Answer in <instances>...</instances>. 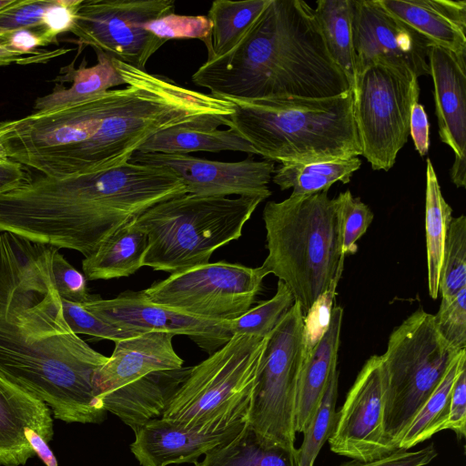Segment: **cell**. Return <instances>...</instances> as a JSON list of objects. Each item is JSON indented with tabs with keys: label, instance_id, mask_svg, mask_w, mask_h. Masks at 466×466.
Listing matches in <instances>:
<instances>
[{
	"label": "cell",
	"instance_id": "cell-30",
	"mask_svg": "<svg viewBox=\"0 0 466 466\" xmlns=\"http://www.w3.org/2000/svg\"><path fill=\"white\" fill-rule=\"evenodd\" d=\"M361 166L359 157L314 163H283L275 170L273 182L281 190L292 188L291 197L329 191L336 182L347 184Z\"/></svg>",
	"mask_w": 466,
	"mask_h": 466
},
{
	"label": "cell",
	"instance_id": "cell-13",
	"mask_svg": "<svg viewBox=\"0 0 466 466\" xmlns=\"http://www.w3.org/2000/svg\"><path fill=\"white\" fill-rule=\"evenodd\" d=\"M174 13L173 0H83L70 32L81 45L145 70L167 42L145 25Z\"/></svg>",
	"mask_w": 466,
	"mask_h": 466
},
{
	"label": "cell",
	"instance_id": "cell-7",
	"mask_svg": "<svg viewBox=\"0 0 466 466\" xmlns=\"http://www.w3.org/2000/svg\"><path fill=\"white\" fill-rule=\"evenodd\" d=\"M263 200L187 193L152 206L135 220L147 237L143 266L175 273L208 263L214 251L241 237Z\"/></svg>",
	"mask_w": 466,
	"mask_h": 466
},
{
	"label": "cell",
	"instance_id": "cell-14",
	"mask_svg": "<svg viewBox=\"0 0 466 466\" xmlns=\"http://www.w3.org/2000/svg\"><path fill=\"white\" fill-rule=\"evenodd\" d=\"M385 370L381 355L371 356L359 372L329 438L331 451L369 461L390 453L384 442Z\"/></svg>",
	"mask_w": 466,
	"mask_h": 466
},
{
	"label": "cell",
	"instance_id": "cell-6",
	"mask_svg": "<svg viewBox=\"0 0 466 466\" xmlns=\"http://www.w3.org/2000/svg\"><path fill=\"white\" fill-rule=\"evenodd\" d=\"M262 218L268 253L261 267L284 282L306 316L342 275L336 198L326 190L268 201Z\"/></svg>",
	"mask_w": 466,
	"mask_h": 466
},
{
	"label": "cell",
	"instance_id": "cell-9",
	"mask_svg": "<svg viewBox=\"0 0 466 466\" xmlns=\"http://www.w3.org/2000/svg\"><path fill=\"white\" fill-rule=\"evenodd\" d=\"M461 350L443 339L434 315L422 309L391 332L381 355L385 370L383 433L390 452L398 450L413 417Z\"/></svg>",
	"mask_w": 466,
	"mask_h": 466
},
{
	"label": "cell",
	"instance_id": "cell-45",
	"mask_svg": "<svg viewBox=\"0 0 466 466\" xmlns=\"http://www.w3.org/2000/svg\"><path fill=\"white\" fill-rule=\"evenodd\" d=\"M410 135L420 156H425L430 147V123L424 106L420 103L411 108Z\"/></svg>",
	"mask_w": 466,
	"mask_h": 466
},
{
	"label": "cell",
	"instance_id": "cell-10",
	"mask_svg": "<svg viewBox=\"0 0 466 466\" xmlns=\"http://www.w3.org/2000/svg\"><path fill=\"white\" fill-rule=\"evenodd\" d=\"M306 350L304 316L295 301L267 336L248 415L249 429L267 445L296 450V396Z\"/></svg>",
	"mask_w": 466,
	"mask_h": 466
},
{
	"label": "cell",
	"instance_id": "cell-39",
	"mask_svg": "<svg viewBox=\"0 0 466 466\" xmlns=\"http://www.w3.org/2000/svg\"><path fill=\"white\" fill-rule=\"evenodd\" d=\"M147 31L166 41L177 38H196L209 45L211 24L207 15H169L145 25Z\"/></svg>",
	"mask_w": 466,
	"mask_h": 466
},
{
	"label": "cell",
	"instance_id": "cell-29",
	"mask_svg": "<svg viewBox=\"0 0 466 466\" xmlns=\"http://www.w3.org/2000/svg\"><path fill=\"white\" fill-rule=\"evenodd\" d=\"M83 0H15L0 11V36L35 27H46L56 36L70 32Z\"/></svg>",
	"mask_w": 466,
	"mask_h": 466
},
{
	"label": "cell",
	"instance_id": "cell-33",
	"mask_svg": "<svg viewBox=\"0 0 466 466\" xmlns=\"http://www.w3.org/2000/svg\"><path fill=\"white\" fill-rule=\"evenodd\" d=\"M465 361L466 350H463L413 417L398 445V450H409L444 430L449 415L452 387L461 366Z\"/></svg>",
	"mask_w": 466,
	"mask_h": 466
},
{
	"label": "cell",
	"instance_id": "cell-8",
	"mask_svg": "<svg viewBox=\"0 0 466 466\" xmlns=\"http://www.w3.org/2000/svg\"><path fill=\"white\" fill-rule=\"evenodd\" d=\"M267 337L233 335L190 367L161 418L187 429L214 432L248 421Z\"/></svg>",
	"mask_w": 466,
	"mask_h": 466
},
{
	"label": "cell",
	"instance_id": "cell-31",
	"mask_svg": "<svg viewBox=\"0 0 466 466\" xmlns=\"http://www.w3.org/2000/svg\"><path fill=\"white\" fill-rule=\"evenodd\" d=\"M352 3L353 0H319L314 8L327 48L346 75L351 89L356 77Z\"/></svg>",
	"mask_w": 466,
	"mask_h": 466
},
{
	"label": "cell",
	"instance_id": "cell-38",
	"mask_svg": "<svg viewBox=\"0 0 466 466\" xmlns=\"http://www.w3.org/2000/svg\"><path fill=\"white\" fill-rule=\"evenodd\" d=\"M65 319L76 334L92 336L97 339L114 342L137 336L141 333L124 329L109 324L89 312L81 303L61 299Z\"/></svg>",
	"mask_w": 466,
	"mask_h": 466
},
{
	"label": "cell",
	"instance_id": "cell-46",
	"mask_svg": "<svg viewBox=\"0 0 466 466\" xmlns=\"http://www.w3.org/2000/svg\"><path fill=\"white\" fill-rule=\"evenodd\" d=\"M25 167L10 158L0 145V195L18 187L29 178Z\"/></svg>",
	"mask_w": 466,
	"mask_h": 466
},
{
	"label": "cell",
	"instance_id": "cell-37",
	"mask_svg": "<svg viewBox=\"0 0 466 466\" xmlns=\"http://www.w3.org/2000/svg\"><path fill=\"white\" fill-rule=\"evenodd\" d=\"M340 228L342 253L351 255L357 252V241L367 231L373 220V213L359 197L350 190L336 197Z\"/></svg>",
	"mask_w": 466,
	"mask_h": 466
},
{
	"label": "cell",
	"instance_id": "cell-19",
	"mask_svg": "<svg viewBox=\"0 0 466 466\" xmlns=\"http://www.w3.org/2000/svg\"><path fill=\"white\" fill-rule=\"evenodd\" d=\"M247 424L248 421L224 431L206 432L187 429L160 417L134 430L130 451L141 466L195 464L210 450L234 440Z\"/></svg>",
	"mask_w": 466,
	"mask_h": 466
},
{
	"label": "cell",
	"instance_id": "cell-44",
	"mask_svg": "<svg viewBox=\"0 0 466 466\" xmlns=\"http://www.w3.org/2000/svg\"><path fill=\"white\" fill-rule=\"evenodd\" d=\"M444 430L452 431L459 439L466 433V361L461 366L454 381L450 400L449 415Z\"/></svg>",
	"mask_w": 466,
	"mask_h": 466
},
{
	"label": "cell",
	"instance_id": "cell-28",
	"mask_svg": "<svg viewBox=\"0 0 466 466\" xmlns=\"http://www.w3.org/2000/svg\"><path fill=\"white\" fill-rule=\"evenodd\" d=\"M269 0L212 2L207 17L211 24L207 60L231 51L244 37Z\"/></svg>",
	"mask_w": 466,
	"mask_h": 466
},
{
	"label": "cell",
	"instance_id": "cell-35",
	"mask_svg": "<svg viewBox=\"0 0 466 466\" xmlns=\"http://www.w3.org/2000/svg\"><path fill=\"white\" fill-rule=\"evenodd\" d=\"M294 302L289 289L279 280L277 291L271 299L250 308L240 317L228 320V329L232 335L267 337Z\"/></svg>",
	"mask_w": 466,
	"mask_h": 466
},
{
	"label": "cell",
	"instance_id": "cell-12",
	"mask_svg": "<svg viewBox=\"0 0 466 466\" xmlns=\"http://www.w3.org/2000/svg\"><path fill=\"white\" fill-rule=\"evenodd\" d=\"M267 275L261 266L208 262L171 273L143 291L155 303L201 319L228 321L251 308Z\"/></svg>",
	"mask_w": 466,
	"mask_h": 466
},
{
	"label": "cell",
	"instance_id": "cell-18",
	"mask_svg": "<svg viewBox=\"0 0 466 466\" xmlns=\"http://www.w3.org/2000/svg\"><path fill=\"white\" fill-rule=\"evenodd\" d=\"M466 53L430 44L428 62L433 82L435 113L441 142L454 153L451 178L466 185Z\"/></svg>",
	"mask_w": 466,
	"mask_h": 466
},
{
	"label": "cell",
	"instance_id": "cell-21",
	"mask_svg": "<svg viewBox=\"0 0 466 466\" xmlns=\"http://www.w3.org/2000/svg\"><path fill=\"white\" fill-rule=\"evenodd\" d=\"M31 431L47 443L54 436L49 407L0 376V465L19 466L35 456Z\"/></svg>",
	"mask_w": 466,
	"mask_h": 466
},
{
	"label": "cell",
	"instance_id": "cell-42",
	"mask_svg": "<svg viewBox=\"0 0 466 466\" xmlns=\"http://www.w3.org/2000/svg\"><path fill=\"white\" fill-rule=\"evenodd\" d=\"M57 44V36L46 27L26 28L0 36V45L25 55H39L40 47Z\"/></svg>",
	"mask_w": 466,
	"mask_h": 466
},
{
	"label": "cell",
	"instance_id": "cell-1",
	"mask_svg": "<svg viewBox=\"0 0 466 466\" xmlns=\"http://www.w3.org/2000/svg\"><path fill=\"white\" fill-rule=\"evenodd\" d=\"M126 87L0 122L6 155L42 175L63 177L129 162L156 133L185 125L219 127L232 102L113 58Z\"/></svg>",
	"mask_w": 466,
	"mask_h": 466
},
{
	"label": "cell",
	"instance_id": "cell-47",
	"mask_svg": "<svg viewBox=\"0 0 466 466\" xmlns=\"http://www.w3.org/2000/svg\"><path fill=\"white\" fill-rule=\"evenodd\" d=\"M68 49H59L53 52H43L39 55H25L0 45V66H9L13 63L25 65L44 62L46 59L65 54Z\"/></svg>",
	"mask_w": 466,
	"mask_h": 466
},
{
	"label": "cell",
	"instance_id": "cell-20",
	"mask_svg": "<svg viewBox=\"0 0 466 466\" xmlns=\"http://www.w3.org/2000/svg\"><path fill=\"white\" fill-rule=\"evenodd\" d=\"M174 336L167 332H145L116 341L112 355L95 375L97 399L152 372L182 368L184 360L173 347Z\"/></svg>",
	"mask_w": 466,
	"mask_h": 466
},
{
	"label": "cell",
	"instance_id": "cell-41",
	"mask_svg": "<svg viewBox=\"0 0 466 466\" xmlns=\"http://www.w3.org/2000/svg\"><path fill=\"white\" fill-rule=\"evenodd\" d=\"M52 269L56 287L61 299L73 303H84L90 299L86 278L74 268L56 249L52 257Z\"/></svg>",
	"mask_w": 466,
	"mask_h": 466
},
{
	"label": "cell",
	"instance_id": "cell-15",
	"mask_svg": "<svg viewBox=\"0 0 466 466\" xmlns=\"http://www.w3.org/2000/svg\"><path fill=\"white\" fill-rule=\"evenodd\" d=\"M81 304L97 318L124 329L186 335L209 355L233 336L227 321L201 319L155 303L144 291L127 290L111 299L92 294Z\"/></svg>",
	"mask_w": 466,
	"mask_h": 466
},
{
	"label": "cell",
	"instance_id": "cell-32",
	"mask_svg": "<svg viewBox=\"0 0 466 466\" xmlns=\"http://www.w3.org/2000/svg\"><path fill=\"white\" fill-rule=\"evenodd\" d=\"M295 451L263 443L247 424L234 440L208 451L195 466H295Z\"/></svg>",
	"mask_w": 466,
	"mask_h": 466
},
{
	"label": "cell",
	"instance_id": "cell-16",
	"mask_svg": "<svg viewBox=\"0 0 466 466\" xmlns=\"http://www.w3.org/2000/svg\"><path fill=\"white\" fill-rule=\"evenodd\" d=\"M129 162L164 167L184 183L187 193L199 196L258 197L271 195L268 183L275 162L253 157L238 162H222L189 155L136 152Z\"/></svg>",
	"mask_w": 466,
	"mask_h": 466
},
{
	"label": "cell",
	"instance_id": "cell-34",
	"mask_svg": "<svg viewBox=\"0 0 466 466\" xmlns=\"http://www.w3.org/2000/svg\"><path fill=\"white\" fill-rule=\"evenodd\" d=\"M338 379L336 369L330 375L313 419L302 432V443L295 451V466H313L320 449L333 431L337 415Z\"/></svg>",
	"mask_w": 466,
	"mask_h": 466
},
{
	"label": "cell",
	"instance_id": "cell-23",
	"mask_svg": "<svg viewBox=\"0 0 466 466\" xmlns=\"http://www.w3.org/2000/svg\"><path fill=\"white\" fill-rule=\"evenodd\" d=\"M343 309L332 308L329 326L305 353L299 372L295 406V431L303 432L313 419L330 375L337 369Z\"/></svg>",
	"mask_w": 466,
	"mask_h": 466
},
{
	"label": "cell",
	"instance_id": "cell-2",
	"mask_svg": "<svg viewBox=\"0 0 466 466\" xmlns=\"http://www.w3.org/2000/svg\"><path fill=\"white\" fill-rule=\"evenodd\" d=\"M56 248L0 233V376L65 422L99 423L94 379L108 357L68 326L52 269Z\"/></svg>",
	"mask_w": 466,
	"mask_h": 466
},
{
	"label": "cell",
	"instance_id": "cell-48",
	"mask_svg": "<svg viewBox=\"0 0 466 466\" xmlns=\"http://www.w3.org/2000/svg\"><path fill=\"white\" fill-rule=\"evenodd\" d=\"M28 441L37 455L46 466H57L56 460L49 449L47 442L39 434L31 431L27 437Z\"/></svg>",
	"mask_w": 466,
	"mask_h": 466
},
{
	"label": "cell",
	"instance_id": "cell-22",
	"mask_svg": "<svg viewBox=\"0 0 466 466\" xmlns=\"http://www.w3.org/2000/svg\"><path fill=\"white\" fill-rule=\"evenodd\" d=\"M430 44L466 53V1L378 0Z\"/></svg>",
	"mask_w": 466,
	"mask_h": 466
},
{
	"label": "cell",
	"instance_id": "cell-11",
	"mask_svg": "<svg viewBox=\"0 0 466 466\" xmlns=\"http://www.w3.org/2000/svg\"><path fill=\"white\" fill-rule=\"evenodd\" d=\"M352 94L361 155L372 169L388 171L410 135L418 77L404 66L378 60L356 75Z\"/></svg>",
	"mask_w": 466,
	"mask_h": 466
},
{
	"label": "cell",
	"instance_id": "cell-3",
	"mask_svg": "<svg viewBox=\"0 0 466 466\" xmlns=\"http://www.w3.org/2000/svg\"><path fill=\"white\" fill-rule=\"evenodd\" d=\"M184 194L173 172L132 162L63 177L42 175L0 195V233L87 258L152 206Z\"/></svg>",
	"mask_w": 466,
	"mask_h": 466
},
{
	"label": "cell",
	"instance_id": "cell-4",
	"mask_svg": "<svg viewBox=\"0 0 466 466\" xmlns=\"http://www.w3.org/2000/svg\"><path fill=\"white\" fill-rule=\"evenodd\" d=\"M191 78L211 96L234 101L319 99L351 89L303 0H269L234 48L207 60Z\"/></svg>",
	"mask_w": 466,
	"mask_h": 466
},
{
	"label": "cell",
	"instance_id": "cell-5",
	"mask_svg": "<svg viewBox=\"0 0 466 466\" xmlns=\"http://www.w3.org/2000/svg\"><path fill=\"white\" fill-rule=\"evenodd\" d=\"M228 101L233 103L234 112L224 125L238 132L265 159L307 164L362 154L352 89L319 99Z\"/></svg>",
	"mask_w": 466,
	"mask_h": 466
},
{
	"label": "cell",
	"instance_id": "cell-43",
	"mask_svg": "<svg viewBox=\"0 0 466 466\" xmlns=\"http://www.w3.org/2000/svg\"><path fill=\"white\" fill-rule=\"evenodd\" d=\"M438 455L433 443L418 451L396 450L376 460L362 461L351 459L339 466H425Z\"/></svg>",
	"mask_w": 466,
	"mask_h": 466
},
{
	"label": "cell",
	"instance_id": "cell-49",
	"mask_svg": "<svg viewBox=\"0 0 466 466\" xmlns=\"http://www.w3.org/2000/svg\"><path fill=\"white\" fill-rule=\"evenodd\" d=\"M14 2L15 0H0V11L12 5Z\"/></svg>",
	"mask_w": 466,
	"mask_h": 466
},
{
	"label": "cell",
	"instance_id": "cell-40",
	"mask_svg": "<svg viewBox=\"0 0 466 466\" xmlns=\"http://www.w3.org/2000/svg\"><path fill=\"white\" fill-rule=\"evenodd\" d=\"M434 320L438 331L451 346L458 350H465L466 288L451 299H441Z\"/></svg>",
	"mask_w": 466,
	"mask_h": 466
},
{
	"label": "cell",
	"instance_id": "cell-24",
	"mask_svg": "<svg viewBox=\"0 0 466 466\" xmlns=\"http://www.w3.org/2000/svg\"><path fill=\"white\" fill-rule=\"evenodd\" d=\"M135 220L114 232L92 255L82 260L86 279L128 277L143 267L147 237Z\"/></svg>",
	"mask_w": 466,
	"mask_h": 466
},
{
	"label": "cell",
	"instance_id": "cell-27",
	"mask_svg": "<svg viewBox=\"0 0 466 466\" xmlns=\"http://www.w3.org/2000/svg\"><path fill=\"white\" fill-rule=\"evenodd\" d=\"M425 229L429 295H439V282L452 208L443 198L438 177L430 158L426 166Z\"/></svg>",
	"mask_w": 466,
	"mask_h": 466
},
{
	"label": "cell",
	"instance_id": "cell-26",
	"mask_svg": "<svg viewBox=\"0 0 466 466\" xmlns=\"http://www.w3.org/2000/svg\"><path fill=\"white\" fill-rule=\"evenodd\" d=\"M95 52L97 57L96 65L88 67L86 60H83L76 69L72 65L62 68V74L56 81L72 83L71 86L67 88L56 86L51 93L38 97L35 101L33 112L80 101L112 87L126 85L113 63V57L101 50L95 49Z\"/></svg>",
	"mask_w": 466,
	"mask_h": 466
},
{
	"label": "cell",
	"instance_id": "cell-25",
	"mask_svg": "<svg viewBox=\"0 0 466 466\" xmlns=\"http://www.w3.org/2000/svg\"><path fill=\"white\" fill-rule=\"evenodd\" d=\"M211 125H185L159 131L138 149L140 153L188 155L196 151H239L257 155L251 145L235 130Z\"/></svg>",
	"mask_w": 466,
	"mask_h": 466
},
{
	"label": "cell",
	"instance_id": "cell-17",
	"mask_svg": "<svg viewBox=\"0 0 466 466\" xmlns=\"http://www.w3.org/2000/svg\"><path fill=\"white\" fill-rule=\"evenodd\" d=\"M352 43L356 75L378 60L430 75V43L386 11L378 0H353Z\"/></svg>",
	"mask_w": 466,
	"mask_h": 466
},
{
	"label": "cell",
	"instance_id": "cell-36",
	"mask_svg": "<svg viewBox=\"0 0 466 466\" xmlns=\"http://www.w3.org/2000/svg\"><path fill=\"white\" fill-rule=\"evenodd\" d=\"M466 288V217L452 218L442 260L439 293L449 300Z\"/></svg>",
	"mask_w": 466,
	"mask_h": 466
}]
</instances>
